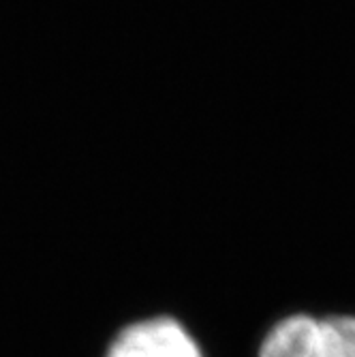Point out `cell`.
<instances>
[{
  "mask_svg": "<svg viewBox=\"0 0 355 357\" xmlns=\"http://www.w3.org/2000/svg\"><path fill=\"white\" fill-rule=\"evenodd\" d=\"M257 357H355V314H287L266 332Z\"/></svg>",
  "mask_w": 355,
  "mask_h": 357,
  "instance_id": "obj_1",
  "label": "cell"
},
{
  "mask_svg": "<svg viewBox=\"0 0 355 357\" xmlns=\"http://www.w3.org/2000/svg\"><path fill=\"white\" fill-rule=\"evenodd\" d=\"M103 357H206L186 326L169 314L126 323L109 340Z\"/></svg>",
  "mask_w": 355,
  "mask_h": 357,
  "instance_id": "obj_2",
  "label": "cell"
}]
</instances>
